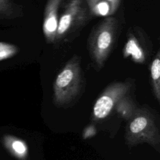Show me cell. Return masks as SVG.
I'll list each match as a JSON object with an SVG mask.
<instances>
[{"instance_id":"obj_4","label":"cell","mask_w":160,"mask_h":160,"mask_svg":"<svg viewBox=\"0 0 160 160\" xmlns=\"http://www.w3.org/2000/svg\"><path fill=\"white\" fill-rule=\"evenodd\" d=\"M89 13L84 0H69L59 21L54 42H60L82 26Z\"/></svg>"},{"instance_id":"obj_12","label":"cell","mask_w":160,"mask_h":160,"mask_svg":"<svg viewBox=\"0 0 160 160\" xmlns=\"http://www.w3.org/2000/svg\"><path fill=\"white\" fill-rule=\"evenodd\" d=\"M11 148L14 153L19 158H24L28 153L26 144L19 139H14L11 143Z\"/></svg>"},{"instance_id":"obj_14","label":"cell","mask_w":160,"mask_h":160,"mask_svg":"<svg viewBox=\"0 0 160 160\" xmlns=\"http://www.w3.org/2000/svg\"><path fill=\"white\" fill-rule=\"evenodd\" d=\"M110 6V15H113L119 6L121 0H106Z\"/></svg>"},{"instance_id":"obj_9","label":"cell","mask_w":160,"mask_h":160,"mask_svg":"<svg viewBox=\"0 0 160 160\" xmlns=\"http://www.w3.org/2000/svg\"><path fill=\"white\" fill-rule=\"evenodd\" d=\"M137 107L135 106L132 99L128 97V95L122 98L116 105L114 110L127 121L132 115Z\"/></svg>"},{"instance_id":"obj_8","label":"cell","mask_w":160,"mask_h":160,"mask_svg":"<svg viewBox=\"0 0 160 160\" xmlns=\"http://www.w3.org/2000/svg\"><path fill=\"white\" fill-rule=\"evenodd\" d=\"M150 82L154 96L160 102V52L158 51L149 68Z\"/></svg>"},{"instance_id":"obj_11","label":"cell","mask_w":160,"mask_h":160,"mask_svg":"<svg viewBox=\"0 0 160 160\" xmlns=\"http://www.w3.org/2000/svg\"><path fill=\"white\" fill-rule=\"evenodd\" d=\"M15 12V6L12 0H0V18H12Z\"/></svg>"},{"instance_id":"obj_13","label":"cell","mask_w":160,"mask_h":160,"mask_svg":"<svg viewBox=\"0 0 160 160\" xmlns=\"http://www.w3.org/2000/svg\"><path fill=\"white\" fill-rule=\"evenodd\" d=\"M18 51V48L11 44L0 42V60L8 58Z\"/></svg>"},{"instance_id":"obj_5","label":"cell","mask_w":160,"mask_h":160,"mask_svg":"<svg viewBox=\"0 0 160 160\" xmlns=\"http://www.w3.org/2000/svg\"><path fill=\"white\" fill-rule=\"evenodd\" d=\"M132 88L130 81H116L108 85L96 99L92 109V119L99 121L107 118L117 103L128 95Z\"/></svg>"},{"instance_id":"obj_1","label":"cell","mask_w":160,"mask_h":160,"mask_svg":"<svg viewBox=\"0 0 160 160\" xmlns=\"http://www.w3.org/2000/svg\"><path fill=\"white\" fill-rule=\"evenodd\" d=\"M124 139L129 148L147 143L159 152L160 134L158 119L148 106L144 105L137 108L128 120Z\"/></svg>"},{"instance_id":"obj_2","label":"cell","mask_w":160,"mask_h":160,"mask_svg":"<svg viewBox=\"0 0 160 160\" xmlns=\"http://www.w3.org/2000/svg\"><path fill=\"white\" fill-rule=\"evenodd\" d=\"M81 58L74 54L57 75L53 83V102L58 107H66L81 96L84 87Z\"/></svg>"},{"instance_id":"obj_6","label":"cell","mask_w":160,"mask_h":160,"mask_svg":"<svg viewBox=\"0 0 160 160\" xmlns=\"http://www.w3.org/2000/svg\"><path fill=\"white\" fill-rule=\"evenodd\" d=\"M64 0H47L44 9L42 31L46 41L49 44L55 41L58 24V11Z\"/></svg>"},{"instance_id":"obj_15","label":"cell","mask_w":160,"mask_h":160,"mask_svg":"<svg viewBox=\"0 0 160 160\" xmlns=\"http://www.w3.org/2000/svg\"><path fill=\"white\" fill-rule=\"evenodd\" d=\"M97 1H98V0H86V1L87 2V4H88V6H91V4H92L94 2H96Z\"/></svg>"},{"instance_id":"obj_3","label":"cell","mask_w":160,"mask_h":160,"mask_svg":"<svg viewBox=\"0 0 160 160\" xmlns=\"http://www.w3.org/2000/svg\"><path fill=\"white\" fill-rule=\"evenodd\" d=\"M119 22L114 17L101 21L91 33L88 47L91 59L96 69L104 66L117 40Z\"/></svg>"},{"instance_id":"obj_10","label":"cell","mask_w":160,"mask_h":160,"mask_svg":"<svg viewBox=\"0 0 160 160\" xmlns=\"http://www.w3.org/2000/svg\"><path fill=\"white\" fill-rule=\"evenodd\" d=\"M88 8L89 11L94 15L101 16L110 15V6L106 0H98Z\"/></svg>"},{"instance_id":"obj_7","label":"cell","mask_w":160,"mask_h":160,"mask_svg":"<svg viewBox=\"0 0 160 160\" xmlns=\"http://www.w3.org/2000/svg\"><path fill=\"white\" fill-rule=\"evenodd\" d=\"M123 54L124 58L131 56L132 59L137 63H143L146 61V54L137 39L131 34L124 46Z\"/></svg>"}]
</instances>
